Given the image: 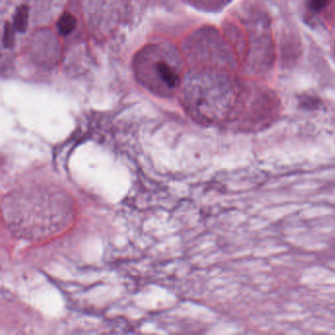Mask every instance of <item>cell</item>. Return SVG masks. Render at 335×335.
<instances>
[{
    "instance_id": "1",
    "label": "cell",
    "mask_w": 335,
    "mask_h": 335,
    "mask_svg": "<svg viewBox=\"0 0 335 335\" xmlns=\"http://www.w3.org/2000/svg\"><path fill=\"white\" fill-rule=\"evenodd\" d=\"M14 27L17 32L25 33L29 27V7L21 5L15 14Z\"/></svg>"
},
{
    "instance_id": "2",
    "label": "cell",
    "mask_w": 335,
    "mask_h": 335,
    "mask_svg": "<svg viewBox=\"0 0 335 335\" xmlns=\"http://www.w3.org/2000/svg\"><path fill=\"white\" fill-rule=\"evenodd\" d=\"M77 27V19L70 13H64L57 22V29L62 36L70 35Z\"/></svg>"
},
{
    "instance_id": "3",
    "label": "cell",
    "mask_w": 335,
    "mask_h": 335,
    "mask_svg": "<svg viewBox=\"0 0 335 335\" xmlns=\"http://www.w3.org/2000/svg\"><path fill=\"white\" fill-rule=\"evenodd\" d=\"M157 70L160 78L167 84L170 88H175L179 82L178 76L174 73V71L164 62H159L157 64Z\"/></svg>"
},
{
    "instance_id": "4",
    "label": "cell",
    "mask_w": 335,
    "mask_h": 335,
    "mask_svg": "<svg viewBox=\"0 0 335 335\" xmlns=\"http://www.w3.org/2000/svg\"><path fill=\"white\" fill-rule=\"evenodd\" d=\"M15 27L9 23L5 24L3 34V45L6 48H11L15 44Z\"/></svg>"
},
{
    "instance_id": "5",
    "label": "cell",
    "mask_w": 335,
    "mask_h": 335,
    "mask_svg": "<svg viewBox=\"0 0 335 335\" xmlns=\"http://www.w3.org/2000/svg\"><path fill=\"white\" fill-rule=\"evenodd\" d=\"M328 2V0H310L311 8L314 11H320L323 9Z\"/></svg>"
}]
</instances>
